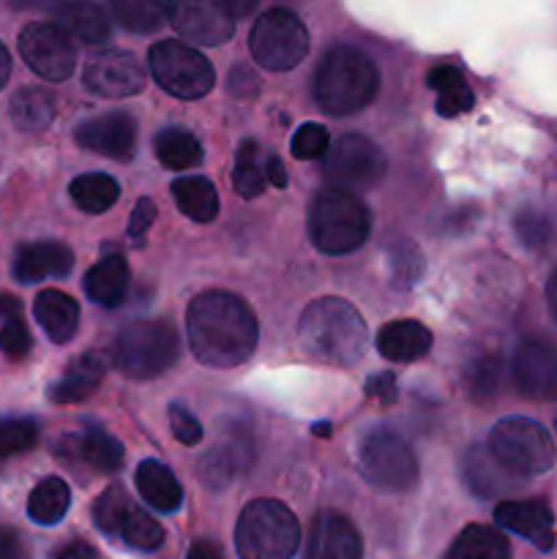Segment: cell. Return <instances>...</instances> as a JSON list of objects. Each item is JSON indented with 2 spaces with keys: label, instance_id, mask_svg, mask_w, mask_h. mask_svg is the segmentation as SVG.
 Masks as SVG:
<instances>
[{
  "label": "cell",
  "instance_id": "19",
  "mask_svg": "<svg viewBox=\"0 0 557 559\" xmlns=\"http://www.w3.org/2000/svg\"><path fill=\"white\" fill-rule=\"evenodd\" d=\"M306 559H364V544L355 524L339 513L317 516L306 540Z\"/></svg>",
  "mask_w": 557,
  "mask_h": 559
},
{
  "label": "cell",
  "instance_id": "20",
  "mask_svg": "<svg viewBox=\"0 0 557 559\" xmlns=\"http://www.w3.org/2000/svg\"><path fill=\"white\" fill-rule=\"evenodd\" d=\"M74 267V254L66 243L58 240H38L16 249L14 278L22 284H36L44 278H66Z\"/></svg>",
  "mask_w": 557,
  "mask_h": 559
},
{
  "label": "cell",
  "instance_id": "25",
  "mask_svg": "<svg viewBox=\"0 0 557 559\" xmlns=\"http://www.w3.org/2000/svg\"><path fill=\"white\" fill-rule=\"evenodd\" d=\"M129 265H126L123 257L109 254L104 260H98L91 271L85 273V295L96 306H104V309H115L126 300V293H129L131 282Z\"/></svg>",
  "mask_w": 557,
  "mask_h": 559
},
{
  "label": "cell",
  "instance_id": "14",
  "mask_svg": "<svg viewBox=\"0 0 557 559\" xmlns=\"http://www.w3.org/2000/svg\"><path fill=\"white\" fill-rule=\"evenodd\" d=\"M82 82L102 98H129L145 87V69L123 49H104L87 60Z\"/></svg>",
  "mask_w": 557,
  "mask_h": 559
},
{
  "label": "cell",
  "instance_id": "29",
  "mask_svg": "<svg viewBox=\"0 0 557 559\" xmlns=\"http://www.w3.org/2000/svg\"><path fill=\"white\" fill-rule=\"evenodd\" d=\"M442 559H511V546L500 530L486 527V524H470Z\"/></svg>",
  "mask_w": 557,
  "mask_h": 559
},
{
  "label": "cell",
  "instance_id": "15",
  "mask_svg": "<svg viewBox=\"0 0 557 559\" xmlns=\"http://www.w3.org/2000/svg\"><path fill=\"white\" fill-rule=\"evenodd\" d=\"M513 380L528 399H557V347L544 338H524L513 355Z\"/></svg>",
  "mask_w": 557,
  "mask_h": 559
},
{
  "label": "cell",
  "instance_id": "2",
  "mask_svg": "<svg viewBox=\"0 0 557 559\" xmlns=\"http://www.w3.org/2000/svg\"><path fill=\"white\" fill-rule=\"evenodd\" d=\"M298 336L315 358L333 366H353L364 358L369 328L347 300L317 298L300 314Z\"/></svg>",
  "mask_w": 557,
  "mask_h": 559
},
{
  "label": "cell",
  "instance_id": "17",
  "mask_svg": "<svg viewBox=\"0 0 557 559\" xmlns=\"http://www.w3.org/2000/svg\"><path fill=\"white\" fill-rule=\"evenodd\" d=\"M251 459H254L251 435L244 426H233V429H227L224 440L200 459L197 473H200V480L208 489H224L235 475L249 469Z\"/></svg>",
  "mask_w": 557,
  "mask_h": 559
},
{
  "label": "cell",
  "instance_id": "26",
  "mask_svg": "<svg viewBox=\"0 0 557 559\" xmlns=\"http://www.w3.org/2000/svg\"><path fill=\"white\" fill-rule=\"evenodd\" d=\"M137 491H140L142 500L151 508L162 513H175L183 502V489H180L178 478L173 475V469L164 467L162 462H142L137 467Z\"/></svg>",
  "mask_w": 557,
  "mask_h": 559
},
{
  "label": "cell",
  "instance_id": "31",
  "mask_svg": "<svg viewBox=\"0 0 557 559\" xmlns=\"http://www.w3.org/2000/svg\"><path fill=\"white\" fill-rule=\"evenodd\" d=\"M55 104L58 102H55L52 91H47V87H22V91H16L14 98H11L9 115L11 120H14L16 129L42 131L55 120V112H58Z\"/></svg>",
  "mask_w": 557,
  "mask_h": 559
},
{
  "label": "cell",
  "instance_id": "8",
  "mask_svg": "<svg viewBox=\"0 0 557 559\" xmlns=\"http://www.w3.org/2000/svg\"><path fill=\"white\" fill-rule=\"evenodd\" d=\"M358 467L380 491H407L418 480V459L407 440L393 429H375L360 440Z\"/></svg>",
  "mask_w": 557,
  "mask_h": 559
},
{
  "label": "cell",
  "instance_id": "46",
  "mask_svg": "<svg viewBox=\"0 0 557 559\" xmlns=\"http://www.w3.org/2000/svg\"><path fill=\"white\" fill-rule=\"evenodd\" d=\"M169 429L180 445H197L202 440V424L180 402L169 404Z\"/></svg>",
  "mask_w": 557,
  "mask_h": 559
},
{
  "label": "cell",
  "instance_id": "23",
  "mask_svg": "<svg viewBox=\"0 0 557 559\" xmlns=\"http://www.w3.org/2000/svg\"><path fill=\"white\" fill-rule=\"evenodd\" d=\"M55 25L82 44H102L109 38V16L93 0H60L55 5Z\"/></svg>",
  "mask_w": 557,
  "mask_h": 559
},
{
  "label": "cell",
  "instance_id": "28",
  "mask_svg": "<svg viewBox=\"0 0 557 559\" xmlns=\"http://www.w3.org/2000/svg\"><path fill=\"white\" fill-rule=\"evenodd\" d=\"M462 473L467 486L473 489V495L478 497H497L502 491H508L513 486V473L502 467L491 451H484V448H470L467 456H464Z\"/></svg>",
  "mask_w": 557,
  "mask_h": 559
},
{
  "label": "cell",
  "instance_id": "35",
  "mask_svg": "<svg viewBox=\"0 0 557 559\" xmlns=\"http://www.w3.org/2000/svg\"><path fill=\"white\" fill-rule=\"evenodd\" d=\"M69 194L74 200V205L85 213H104L118 202L120 197V186L118 180L109 178L104 173H87L80 175V178L71 180Z\"/></svg>",
  "mask_w": 557,
  "mask_h": 559
},
{
  "label": "cell",
  "instance_id": "50",
  "mask_svg": "<svg viewBox=\"0 0 557 559\" xmlns=\"http://www.w3.org/2000/svg\"><path fill=\"white\" fill-rule=\"evenodd\" d=\"M49 559H98V555L91 544H85V540H71V544L60 546Z\"/></svg>",
  "mask_w": 557,
  "mask_h": 559
},
{
  "label": "cell",
  "instance_id": "3",
  "mask_svg": "<svg viewBox=\"0 0 557 559\" xmlns=\"http://www.w3.org/2000/svg\"><path fill=\"white\" fill-rule=\"evenodd\" d=\"M380 91V74L360 49L336 44L322 55L315 71L317 107L328 115H353L369 107Z\"/></svg>",
  "mask_w": 557,
  "mask_h": 559
},
{
  "label": "cell",
  "instance_id": "47",
  "mask_svg": "<svg viewBox=\"0 0 557 559\" xmlns=\"http://www.w3.org/2000/svg\"><path fill=\"white\" fill-rule=\"evenodd\" d=\"M153 222H156V205H153V200L142 197V200L134 205V213H131L129 235L131 238H142V235L151 229Z\"/></svg>",
  "mask_w": 557,
  "mask_h": 559
},
{
  "label": "cell",
  "instance_id": "36",
  "mask_svg": "<svg viewBox=\"0 0 557 559\" xmlns=\"http://www.w3.org/2000/svg\"><path fill=\"white\" fill-rule=\"evenodd\" d=\"M115 20L131 33H156L167 22L169 0H109Z\"/></svg>",
  "mask_w": 557,
  "mask_h": 559
},
{
  "label": "cell",
  "instance_id": "5",
  "mask_svg": "<svg viewBox=\"0 0 557 559\" xmlns=\"http://www.w3.org/2000/svg\"><path fill=\"white\" fill-rule=\"evenodd\" d=\"M300 546V524L287 506L254 500L235 524V549L240 559H293Z\"/></svg>",
  "mask_w": 557,
  "mask_h": 559
},
{
  "label": "cell",
  "instance_id": "40",
  "mask_svg": "<svg viewBox=\"0 0 557 559\" xmlns=\"http://www.w3.org/2000/svg\"><path fill=\"white\" fill-rule=\"evenodd\" d=\"M38 442V426L31 418H5L0 420V459L20 456L33 451Z\"/></svg>",
  "mask_w": 557,
  "mask_h": 559
},
{
  "label": "cell",
  "instance_id": "51",
  "mask_svg": "<svg viewBox=\"0 0 557 559\" xmlns=\"http://www.w3.org/2000/svg\"><path fill=\"white\" fill-rule=\"evenodd\" d=\"M186 559H224V555L213 540H194Z\"/></svg>",
  "mask_w": 557,
  "mask_h": 559
},
{
  "label": "cell",
  "instance_id": "49",
  "mask_svg": "<svg viewBox=\"0 0 557 559\" xmlns=\"http://www.w3.org/2000/svg\"><path fill=\"white\" fill-rule=\"evenodd\" d=\"M366 393H369V396H380L382 402H393V399H396V380H393V374L382 371V374L371 377V380L366 382Z\"/></svg>",
  "mask_w": 557,
  "mask_h": 559
},
{
  "label": "cell",
  "instance_id": "18",
  "mask_svg": "<svg viewBox=\"0 0 557 559\" xmlns=\"http://www.w3.org/2000/svg\"><path fill=\"white\" fill-rule=\"evenodd\" d=\"M495 522L511 533L522 535L524 540L535 546L538 551H552L555 546V516L549 506L541 500H519V502H500L495 508Z\"/></svg>",
  "mask_w": 557,
  "mask_h": 559
},
{
  "label": "cell",
  "instance_id": "24",
  "mask_svg": "<svg viewBox=\"0 0 557 559\" xmlns=\"http://www.w3.org/2000/svg\"><path fill=\"white\" fill-rule=\"evenodd\" d=\"M33 314L42 331L47 333L49 342L66 344L76 336L80 328V306L71 295L60 293V289H44L36 295L33 304Z\"/></svg>",
  "mask_w": 557,
  "mask_h": 559
},
{
  "label": "cell",
  "instance_id": "58",
  "mask_svg": "<svg viewBox=\"0 0 557 559\" xmlns=\"http://www.w3.org/2000/svg\"><path fill=\"white\" fill-rule=\"evenodd\" d=\"M328 429H331V426H317V429H315V435H320V437H328Z\"/></svg>",
  "mask_w": 557,
  "mask_h": 559
},
{
  "label": "cell",
  "instance_id": "32",
  "mask_svg": "<svg viewBox=\"0 0 557 559\" xmlns=\"http://www.w3.org/2000/svg\"><path fill=\"white\" fill-rule=\"evenodd\" d=\"M429 87L437 93V112L442 118H457L473 109L475 96L464 82L462 71L453 66H437L429 71Z\"/></svg>",
  "mask_w": 557,
  "mask_h": 559
},
{
  "label": "cell",
  "instance_id": "1",
  "mask_svg": "<svg viewBox=\"0 0 557 559\" xmlns=\"http://www.w3.org/2000/svg\"><path fill=\"white\" fill-rule=\"evenodd\" d=\"M191 353L213 369H235L257 349L260 325L251 306L235 293L211 289L197 295L186 311Z\"/></svg>",
  "mask_w": 557,
  "mask_h": 559
},
{
  "label": "cell",
  "instance_id": "27",
  "mask_svg": "<svg viewBox=\"0 0 557 559\" xmlns=\"http://www.w3.org/2000/svg\"><path fill=\"white\" fill-rule=\"evenodd\" d=\"M104 380V360L98 355L87 353L82 358H76L74 364L69 366L63 377L49 388V402L55 404H76L82 399L91 396Z\"/></svg>",
  "mask_w": 557,
  "mask_h": 559
},
{
  "label": "cell",
  "instance_id": "59",
  "mask_svg": "<svg viewBox=\"0 0 557 559\" xmlns=\"http://www.w3.org/2000/svg\"><path fill=\"white\" fill-rule=\"evenodd\" d=\"M555 431H557V415H555Z\"/></svg>",
  "mask_w": 557,
  "mask_h": 559
},
{
  "label": "cell",
  "instance_id": "30",
  "mask_svg": "<svg viewBox=\"0 0 557 559\" xmlns=\"http://www.w3.org/2000/svg\"><path fill=\"white\" fill-rule=\"evenodd\" d=\"M175 205L180 207L183 216L191 222L208 224L218 216V194L216 186L202 175H189V178H178L173 183Z\"/></svg>",
  "mask_w": 557,
  "mask_h": 559
},
{
  "label": "cell",
  "instance_id": "12",
  "mask_svg": "<svg viewBox=\"0 0 557 559\" xmlns=\"http://www.w3.org/2000/svg\"><path fill=\"white\" fill-rule=\"evenodd\" d=\"M20 55L47 82H63L74 74L76 47L55 22H31L22 27Z\"/></svg>",
  "mask_w": 557,
  "mask_h": 559
},
{
  "label": "cell",
  "instance_id": "6",
  "mask_svg": "<svg viewBox=\"0 0 557 559\" xmlns=\"http://www.w3.org/2000/svg\"><path fill=\"white\" fill-rule=\"evenodd\" d=\"M180 353L178 333L164 320H137L118 333L112 360L131 380H153L175 366Z\"/></svg>",
  "mask_w": 557,
  "mask_h": 559
},
{
  "label": "cell",
  "instance_id": "52",
  "mask_svg": "<svg viewBox=\"0 0 557 559\" xmlns=\"http://www.w3.org/2000/svg\"><path fill=\"white\" fill-rule=\"evenodd\" d=\"M265 175H268V183H273L276 189H284V186H287V173H284V164L278 156H268Z\"/></svg>",
  "mask_w": 557,
  "mask_h": 559
},
{
  "label": "cell",
  "instance_id": "37",
  "mask_svg": "<svg viewBox=\"0 0 557 559\" xmlns=\"http://www.w3.org/2000/svg\"><path fill=\"white\" fill-rule=\"evenodd\" d=\"M268 183L265 164H260V145L257 142H244L235 158V173H233V186L244 200H254L262 194Z\"/></svg>",
  "mask_w": 557,
  "mask_h": 559
},
{
  "label": "cell",
  "instance_id": "33",
  "mask_svg": "<svg viewBox=\"0 0 557 559\" xmlns=\"http://www.w3.org/2000/svg\"><path fill=\"white\" fill-rule=\"evenodd\" d=\"M71 506V491L66 486V480L60 478H44L36 489L27 497V516L33 519L42 527H52L60 519L69 513Z\"/></svg>",
  "mask_w": 557,
  "mask_h": 559
},
{
  "label": "cell",
  "instance_id": "57",
  "mask_svg": "<svg viewBox=\"0 0 557 559\" xmlns=\"http://www.w3.org/2000/svg\"><path fill=\"white\" fill-rule=\"evenodd\" d=\"M546 298H549L552 317H555V320H557V271H555V276L549 278V287H546Z\"/></svg>",
  "mask_w": 557,
  "mask_h": 559
},
{
  "label": "cell",
  "instance_id": "41",
  "mask_svg": "<svg viewBox=\"0 0 557 559\" xmlns=\"http://www.w3.org/2000/svg\"><path fill=\"white\" fill-rule=\"evenodd\" d=\"M131 500L126 497V491L120 486H109L96 502H93V522L102 530L104 535H118L120 522H123L126 511H129Z\"/></svg>",
  "mask_w": 557,
  "mask_h": 559
},
{
  "label": "cell",
  "instance_id": "48",
  "mask_svg": "<svg viewBox=\"0 0 557 559\" xmlns=\"http://www.w3.org/2000/svg\"><path fill=\"white\" fill-rule=\"evenodd\" d=\"M0 559H33L22 535L11 527H0Z\"/></svg>",
  "mask_w": 557,
  "mask_h": 559
},
{
  "label": "cell",
  "instance_id": "53",
  "mask_svg": "<svg viewBox=\"0 0 557 559\" xmlns=\"http://www.w3.org/2000/svg\"><path fill=\"white\" fill-rule=\"evenodd\" d=\"M9 317H22V300L14 295H0V320H9Z\"/></svg>",
  "mask_w": 557,
  "mask_h": 559
},
{
  "label": "cell",
  "instance_id": "34",
  "mask_svg": "<svg viewBox=\"0 0 557 559\" xmlns=\"http://www.w3.org/2000/svg\"><path fill=\"white\" fill-rule=\"evenodd\" d=\"M153 147H156L158 162L167 169H175V173H180V169H194L202 162V147L197 142V136L186 129H175V126L158 131L156 140H153Z\"/></svg>",
  "mask_w": 557,
  "mask_h": 559
},
{
  "label": "cell",
  "instance_id": "13",
  "mask_svg": "<svg viewBox=\"0 0 557 559\" xmlns=\"http://www.w3.org/2000/svg\"><path fill=\"white\" fill-rule=\"evenodd\" d=\"M169 25L202 47H218L235 33V14L227 0H169Z\"/></svg>",
  "mask_w": 557,
  "mask_h": 559
},
{
  "label": "cell",
  "instance_id": "7",
  "mask_svg": "<svg viewBox=\"0 0 557 559\" xmlns=\"http://www.w3.org/2000/svg\"><path fill=\"white\" fill-rule=\"evenodd\" d=\"M489 451L502 467L524 478L549 473L557 456L549 431L522 415L497 420L489 431Z\"/></svg>",
  "mask_w": 557,
  "mask_h": 559
},
{
  "label": "cell",
  "instance_id": "39",
  "mask_svg": "<svg viewBox=\"0 0 557 559\" xmlns=\"http://www.w3.org/2000/svg\"><path fill=\"white\" fill-rule=\"evenodd\" d=\"M500 377H502V360L500 355L495 353H481L475 355L473 360L464 369V382H467V391L473 393L475 399H491L500 388Z\"/></svg>",
  "mask_w": 557,
  "mask_h": 559
},
{
  "label": "cell",
  "instance_id": "45",
  "mask_svg": "<svg viewBox=\"0 0 557 559\" xmlns=\"http://www.w3.org/2000/svg\"><path fill=\"white\" fill-rule=\"evenodd\" d=\"M33 347L31 331L25 328L22 317H9L0 325V349H3L9 358H25Z\"/></svg>",
  "mask_w": 557,
  "mask_h": 559
},
{
  "label": "cell",
  "instance_id": "38",
  "mask_svg": "<svg viewBox=\"0 0 557 559\" xmlns=\"http://www.w3.org/2000/svg\"><path fill=\"white\" fill-rule=\"evenodd\" d=\"M115 538H120L123 544L134 546V549L153 551L164 544V530L156 519H151L145 511H142V508H137L134 502H131Z\"/></svg>",
  "mask_w": 557,
  "mask_h": 559
},
{
  "label": "cell",
  "instance_id": "44",
  "mask_svg": "<svg viewBox=\"0 0 557 559\" xmlns=\"http://www.w3.org/2000/svg\"><path fill=\"white\" fill-rule=\"evenodd\" d=\"M328 153V131L320 123H304L293 136V156L300 162H315Z\"/></svg>",
  "mask_w": 557,
  "mask_h": 559
},
{
  "label": "cell",
  "instance_id": "16",
  "mask_svg": "<svg viewBox=\"0 0 557 559\" xmlns=\"http://www.w3.org/2000/svg\"><path fill=\"white\" fill-rule=\"evenodd\" d=\"M74 140L85 151L98 153L104 158H115V162H126V158L134 156L137 147L134 118L126 112L98 115V118H91L76 126Z\"/></svg>",
  "mask_w": 557,
  "mask_h": 559
},
{
  "label": "cell",
  "instance_id": "11",
  "mask_svg": "<svg viewBox=\"0 0 557 559\" xmlns=\"http://www.w3.org/2000/svg\"><path fill=\"white\" fill-rule=\"evenodd\" d=\"M328 183L347 191H366L382 183L388 173V162L380 147L360 134H347L328 147L322 162Z\"/></svg>",
  "mask_w": 557,
  "mask_h": 559
},
{
  "label": "cell",
  "instance_id": "42",
  "mask_svg": "<svg viewBox=\"0 0 557 559\" xmlns=\"http://www.w3.org/2000/svg\"><path fill=\"white\" fill-rule=\"evenodd\" d=\"M391 276L399 287H410L424 273V257L413 243H399L391 249Z\"/></svg>",
  "mask_w": 557,
  "mask_h": 559
},
{
  "label": "cell",
  "instance_id": "4",
  "mask_svg": "<svg viewBox=\"0 0 557 559\" xmlns=\"http://www.w3.org/2000/svg\"><path fill=\"white\" fill-rule=\"evenodd\" d=\"M371 216L355 191L331 189L320 191L309 207V238L322 254H349L369 240Z\"/></svg>",
  "mask_w": 557,
  "mask_h": 559
},
{
  "label": "cell",
  "instance_id": "9",
  "mask_svg": "<svg viewBox=\"0 0 557 559\" xmlns=\"http://www.w3.org/2000/svg\"><path fill=\"white\" fill-rule=\"evenodd\" d=\"M153 80L175 98H202L216 82L211 60L183 41H158L147 52Z\"/></svg>",
  "mask_w": 557,
  "mask_h": 559
},
{
  "label": "cell",
  "instance_id": "21",
  "mask_svg": "<svg viewBox=\"0 0 557 559\" xmlns=\"http://www.w3.org/2000/svg\"><path fill=\"white\" fill-rule=\"evenodd\" d=\"M58 451L60 456H74L96 473H115L123 464V445L98 426H87L82 435L66 437Z\"/></svg>",
  "mask_w": 557,
  "mask_h": 559
},
{
  "label": "cell",
  "instance_id": "55",
  "mask_svg": "<svg viewBox=\"0 0 557 559\" xmlns=\"http://www.w3.org/2000/svg\"><path fill=\"white\" fill-rule=\"evenodd\" d=\"M60 0H11L14 9H55Z\"/></svg>",
  "mask_w": 557,
  "mask_h": 559
},
{
  "label": "cell",
  "instance_id": "22",
  "mask_svg": "<svg viewBox=\"0 0 557 559\" xmlns=\"http://www.w3.org/2000/svg\"><path fill=\"white\" fill-rule=\"evenodd\" d=\"M377 353L391 364H413L431 353V331L415 320L388 322L377 333Z\"/></svg>",
  "mask_w": 557,
  "mask_h": 559
},
{
  "label": "cell",
  "instance_id": "56",
  "mask_svg": "<svg viewBox=\"0 0 557 559\" xmlns=\"http://www.w3.org/2000/svg\"><path fill=\"white\" fill-rule=\"evenodd\" d=\"M9 76H11V55H9V49L0 44V87L9 82Z\"/></svg>",
  "mask_w": 557,
  "mask_h": 559
},
{
  "label": "cell",
  "instance_id": "43",
  "mask_svg": "<svg viewBox=\"0 0 557 559\" xmlns=\"http://www.w3.org/2000/svg\"><path fill=\"white\" fill-rule=\"evenodd\" d=\"M513 229H517V238L528 249H544L552 240L549 218L538 211H519L517 218H513Z\"/></svg>",
  "mask_w": 557,
  "mask_h": 559
},
{
  "label": "cell",
  "instance_id": "54",
  "mask_svg": "<svg viewBox=\"0 0 557 559\" xmlns=\"http://www.w3.org/2000/svg\"><path fill=\"white\" fill-rule=\"evenodd\" d=\"M257 3H260V0H227V5L233 9L235 20H240V16H249L251 11L257 9Z\"/></svg>",
  "mask_w": 557,
  "mask_h": 559
},
{
  "label": "cell",
  "instance_id": "10",
  "mask_svg": "<svg viewBox=\"0 0 557 559\" xmlns=\"http://www.w3.org/2000/svg\"><path fill=\"white\" fill-rule=\"evenodd\" d=\"M249 49L262 69L289 71L309 55V31L287 9H271L257 16Z\"/></svg>",
  "mask_w": 557,
  "mask_h": 559
}]
</instances>
